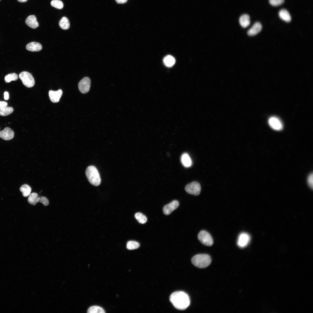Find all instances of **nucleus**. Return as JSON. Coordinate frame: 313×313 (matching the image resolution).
I'll use <instances>...</instances> for the list:
<instances>
[{
    "instance_id": "nucleus-5",
    "label": "nucleus",
    "mask_w": 313,
    "mask_h": 313,
    "mask_svg": "<svg viewBox=\"0 0 313 313\" xmlns=\"http://www.w3.org/2000/svg\"><path fill=\"white\" fill-rule=\"evenodd\" d=\"M198 238L199 241L205 245L211 246L213 244V240L212 236L205 230H202L199 232Z\"/></svg>"
},
{
    "instance_id": "nucleus-9",
    "label": "nucleus",
    "mask_w": 313,
    "mask_h": 313,
    "mask_svg": "<svg viewBox=\"0 0 313 313\" xmlns=\"http://www.w3.org/2000/svg\"><path fill=\"white\" fill-rule=\"evenodd\" d=\"M179 205V202L176 200H174L164 207L163 209V212L165 215H168L176 209Z\"/></svg>"
},
{
    "instance_id": "nucleus-29",
    "label": "nucleus",
    "mask_w": 313,
    "mask_h": 313,
    "mask_svg": "<svg viewBox=\"0 0 313 313\" xmlns=\"http://www.w3.org/2000/svg\"><path fill=\"white\" fill-rule=\"evenodd\" d=\"M284 0H269L270 4L273 6H277L282 4Z\"/></svg>"
},
{
    "instance_id": "nucleus-7",
    "label": "nucleus",
    "mask_w": 313,
    "mask_h": 313,
    "mask_svg": "<svg viewBox=\"0 0 313 313\" xmlns=\"http://www.w3.org/2000/svg\"><path fill=\"white\" fill-rule=\"evenodd\" d=\"M90 79L86 77L82 79L78 84L79 89L82 93L85 94L89 90L91 85Z\"/></svg>"
},
{
    "instance_id": "nucleus-28",
    "label": "nucleus",
    "mask_w": 313,
    "mask_h": 313,
    "mask_svg": "<svg viewBox=\"0 0 313 313\" xmlns=\"http://www.w3.org/2000/svg\"><path fill=\"white\" fill-rule=\"evenodd\" d=\"M38 196V195L37 193L35 192H33L30 194L28 198V202L30 204L33 205H35V203Z\"/></svg>"
},
{
    "instance_id": "nucleus-18",
    "label": "nucleus",
    "mask_w": 313,
    "mask_h": 313,
    "mask_svg": "<svg viewBox=\"0 0 313 313\" xmlns=\"http://www.w3.org/2000/svg\"><path fill=\"white\" fill-rule=\"evenodd\" d=\"M181 160L183 165L185 167H188L192 165L191 159L188 154L185 153L183 154L182 156Z\"/></svg>"
},
{
    "instance_id": "nucleus-2",
    "label": "nucleus",
    "mask_w": 313,
    "mask_h": 313,
    "mask_svg": "<svg viewBox=\"0 0 313 313\" xmlns=\"http://www.w3.org/2000/svg\"><path fill=\"white\" fill-rule=\"evenodd\" d=\"M85 175L90 183L94 186L99 185L101 182L99 173L96 168L92 165L88 167L85 171Z\"/></svg>"
},
{
    "instance_id": "nucleus-17",
    "label": "nucleus",
    "mask_w": 313,
    "mask_h": 313,
    "mask_svg": "<svg viewBox=\"0 0 313 313\" xmlns=\"http://www.w3.org/2000/svg\"><path fill=\"white\" fill-rule=\"evenodd\" d=\"M279 15L281 19L286 22H289L291 20V16L288 11L285 9L281 10L279 12Z\"/></svg>"
},
{
    "instance_id": "nucleus-6",
    "label": "nucleus",
    "mask_w": 313,
    "mask_h": 313,
    "mask_svg": "<svg viewBox=\"0 0 313 313\" xmlns=\"http://www.w3.org/2000/svg\"><path fill=\"white\" fill-rule=\"evenodd\" d=\"M185 189L187 193L197 196L200 194L201 188L199 183L194 181L187 185L185 187Z\"/></svg>"
},
{
    "instance_id": "nucleus-33",
    "label": "nucleus",
    "mask_w": 313,
    "mask_h": 313,
    "mask_svg": "<svg viewBox=\"0 0 313 313\" xmlns=\"http://www.w3.org/2000/svg\"><path fill=\"white\" fill-rule=\"evenodd\" d=\"M119 4H123L126 3L128 0H115Z\"/></svg>"
},
{
    "instance_id": "nucleus-31",
    "label": "nucleus",
    "mask_w": 313,
    "mask_h": 313,
    "mask_svg": "<svg viewBox=\"0 0 313 313\" xmlns=\"http://www.w3.org/2000/svg\"><path fill=\"white\" fill-rule=\"evenodd\" d=\"M307 183L310 187L312 188H313V174H310L307 178Z\"/></svg>"
},
{
    "instance_id": "nucleus-30",
    "label": "nucleus",
    "mask_w": 313,
    "mask_h": 313,
    "mask_svg": "<svg viewBox=\"0 0 313 313\" xmlns=\"http://www.w3.org/2000/svg\"><path fill=\"white\" fill-rule=\"evenodd\" d=\"M39 202L42 203L43 205L45 206L48 205L49 203L48 199L47 198L44 196H41Z\"/></svg>"
},
{
    "instance_id": "nucleus-27",
    "label": "nucleus",
    "mask_w": 313,
    "mask_h": 313,
    "mask_svg": "<svg viewBox=\"0 0 313 313\" xmlns=\"http://www.w3.org/2000/svg\"><path fill=\"white\" fill-rule=\"evenodd\" d=\"M50 3L52 6L59 9H62L63 6V2L60 0H52Z\"/></svg>"
},
{
    "instance_id": "nucleus-20",
    "label": "nucleus",
    "mask_w": 313,
    "mask_h": 313,
    "mask_svg": "<svg viewBox=\"0 0 313 313\" xmlns=\"http://www.w3.org/2000/svg\"><path fill=\"white\" fill-rule=\"evenodd\" d=\"M59 25L60 27L63 30L68 29L70 26L68 19L67 17H63L60 20Z\"/></svg>"
},
{
    "instance_id": "nucleus-10",
    "label": "nucleus",
    "mask_w": 313,
    "mask_h": 313,
    "mask_svg": "<svg viewBox=\"0 0 313 313\" xmlns=\"http://www.w3.org/2000/svg\"><path fill=\"white\" fill-rule=\"evenodd\" d=\"M14 135V131L9 127H6L3 130L0 131V138L5 140L12 139Z\"/></svg>"
},
{
    "instance_id": "nucleus-34",
    "label": "nucleus",
    "mask_w": 313,
    "mask_h": 313,
    "mask_svg": "<svg viewBox=\"0 0 313 313\" xmlns=\"http://www.w3.org/2000/svg\"><path fill=\"white\" fill-rule=\"evenodd\" d=\"M9 95L8 93L7 92H5L4 93V99L6 100H7L9 99Z\"/></svg>"
},
{
    "instance_id": "nucleus-23",
    "label": "nucleus",
    "mask_w": 313,
    "mask_h": 313,
    "mask_svg": "<svg viewBox=\"0 0 313 313\" xmlns=\"http://www.w3.org/2000/svg\"><path fill=\"white\" fill-rule=\"evenodd\" d=\"M88 313H105L104 310L101 307L97 306H93L90 307L88 309Z\"/></svg>"
},
{
    "instance_id": "nucleus-21",
    "label": "nucleus",
    "mask_w": 313,
    "mask_h": 313,
    "mask_svg": "<svg viewBox=\"0 0 313 313\" xmlns=\"http://www.w3.org/2000/svg\"><path fill=\"white\" fill-rule=\"evenodd\" d=\"M13 109L10 107L4 106L0 108V115L5 116L12 113Z\"/></svg>"
},
{
    "instance_id": "nucleus-35",
    "label": "nucleus",
    "mask_w": 313,
    "mask_h": 313,
    "mask_svg": "<svg viewBox=\"0 0 313 313\" xmlns=\"http://www.w3.org/2000/svg\"><path fill=\"white\" fill-rule=\"evenodd\" d=\"M19 2H26L28 0H17Z\"/></svg>"
},
{
    "instance_id": "nucleus-3",
    "label": "nucleus",
    "mask_w": 313,
    "mask_h": 313,
    "mask_svg": "<svg viewBox=\"0 0 313 313\" xmlns=\"http://www.w3.org/2000/svg\"><path fill=\"white\" fill-rule=\"evenodd\" d=\"M191 262L194 266L198 267L204 268L210 265L211 262V259L210 256L208 254H199L192 257Z\"/></svg>"
},
{
    "instance_id": "nucleus-8",
    "label": "nucleus",
    "mask_w": 313,
    "mask_h": 313,
    "mask_svg": "<svg viewBox=\"0 0 313 313\" xmlns=\"http://www.w3.org/2000/svg\"><path fill=\"white\" fill-rule=\"evenodd\" d=\"M268 123L270 127L274 130L279 131L283 129L282 123L276 117H273L270 118Z\"/></svg>"
},
{
    "instance_id": "nucleus-19",
    "label": "nucleus",
    "mask_w": 313,
    "mask_h": 313,
    "mask_svg": "<svg viewBox=\"0 0 313 313\" xmlns=\"http://www.w3.org/2000/svg\"><path fill=\"white\" fill-rule=\"evenodd\" d=\"M20 191L22 192L23 196L26 197L30 194L31 188L28 185L25 184L21 185L20 188Z\"/></svg>"
},
{
    "instance_id": "nucleus-24",
    "label": "nucleus",
    "mask_w": 313,
    "mask_h": 313,
    "mask_svg": "<svg viewBox=\"0 0 313 313\" xmlns=\"http://www.w3.org/2000/svg\"><path fill=\"white\" fill-rule=\"evenodd\" d=\"M135 218L141 224H144L146 223L147 221L146 217L143 214L140 212H137L135 215Z\"/></svg>"
},
{
    "instance_id": "nucleus-13",
    "label": "nucleus",
    "mask_w": 313,
    "mask_h": 313,
    "mask_svg": "<svg viewBox=\"0 0 313 313\" xmlns=\"http://www.w3.org/2000/svg\"><path fill=\"white\" fill-rule=\"evenodd\" d=\"M25 23L28 26L33 29L37 28L39 26L36 18L33 15L28 16L26 19Z\"/></svg>"
},
{
    "instance_id": "nucleus-12",
    "label": "nucleus",
    "mask_w": 313,
    "mask_h": 313,
    "mask_svg": "<svg viewBox=\"0 0 313 313\" xmlns=\"http://www.w3.org/2000/svg\"><path fill=\"white\" fill-rule=\"evenodd\" d=\"M62 93V91L61 90L56 91L50 90L49 92V96L50 101L54 103L58 102Z\"/></svg>"
},
{
    "instance_id": "nucleus-14",
    "label": "nucleus",
    "mask_w": 313,
    "mask_h": 313,
    "mask_svg": "<svg viewBox=\"0 0 313 313\" xmlns=\"http://www.w3.org/2000/svg\"><path fill=\"white\" fill-rule=\"evenodd\" d=\"M262 28V26L261 23L259 22H256L248 30V34L250 36L256 35L261 30Z\"/></svg>"
},
{
    "instance_id": "nucleus-26",
    "label": "nucleus",
    "mask_w": 313,
    "mask_h": 313,
    "mask_svg": "<svg viewBox=\"0 0 313 313\" xmlns=\"http://www.w3.org/2000/svg\"><path fill=\"white\" fill-rule=\"evenodd\" d=\"M18 76L15 73L9 74L5 76L4 80L6 83H9L11 81L17 80L18 79Z\"/></svg>"
},
{
    "instance_id": "nucleus-32",
    "label": "nucleus",
    "mask_w": 313,
    "mask_h": 313,
    "mask_svg": "<svg viewBox=\"0 0 313 313\" xmlns=\"http://www.w3.org/2000/svg\"><path fill=\"white\" fill-rule=\"evenodd\" d=\"M7 105L8 104L7 102L0 101V108L4 106H7Z\"/></svg>"
},
{
    "instance_id": "nucleus-11",
    "label": "nucleus",
    "mask_w": 313,
    "mask_h": 313,
    "mask_svg": "<svg viewBox=\"0 0 313 313\" xmlns=\"http://www.w3.org/2000/svg\"><path fill=\"white\" fill-rule=\"evenodd\" d=\"M250 240V236L248 234L242 233L239 236L237 244L241 248L244 247L247 245Z\"/></svg>"
},
{
    "instance_id": "nucleus-36",
    "label": "nucleus",
    "mask_w": 313,
    "mask_h": 313,
    "mask_svg": "<svg viewBox=\"0 0 313 313\" xmlns=\"http://www.w3.org/2000/svg\"><path fill=\"white\" fill-rule=\"evenodd\" d=\"M1 0H0V1H1Z\"/></svg>"
},
{
    "instance_id": "nucleus-4",
    "label": "nucleus",
    "mask_w": 313,
    "mask_h": 313,
    "mask_svg": "<svg viewBox=\"0 0 313 313\" xmlns=\"http://www.w3.org/2000/svg\"><path fill=\"white\" fill-rule=\"evenodd\" d=\"M19 77L23 84L27 88H31L34 85V80L32 74L30 73L23 71L20 73Z\"/></svg>"
},
{
    "instance_id": "nucleus-1",
    "label": "nucleus",
    "mask_w": 313,
    "mask_h": 313,
    "mask_svg": "<svg viewBox=\"0 0 313 313\" xmlns=\"http://www.w3.org/2000/svg\"><path fill=\"white\" fill-rule=\"evenodd\" d=\"M170 300L174 307L180 310H185L190 305L188 295L182 291L173 292L170 296Z\"/></svg>"
},
{
    "instance_id": "nucleus-15",
    "label": "nucleus",
    "mask_w": 313,
    "mask_h": 313,
    "mask_svg": "<svg viewBox=\"0 0 313 313\" xmlns=\"http://www.w3.org/2000/svg\"><path fill=\"white\" fill-rule=\"evenodd\" d=\"M27 50L32 52H37L41 50L42 47L39 43L32 42L27 44L26 46Z\"/></svg>"
},
{
    "instance_id": "nucleus-16",
    "label": "nucleus",
    "mask_w": 313,
    "mask_h": 313,
    "mask_svg": "<svg viewBox=\"0 0 313 313\" xmlns=\"http://www.w3.org/2000/svg\"><path fill=\"white\" fill-rule=\"evenodd\" d=\"M239 22L240 25L243 28H245L249 26L250 23V18L247 14L241 15L239 18Z\"/></svg>"
},
{
    "instance_id": "nucleus-25",
    "label": "nucleus",
    "mask_w": 313,
    "mask_h": 313,
    "mask_svg": "<svg viewBox=\"0 0 313 313\" xmlns=\"http://www.w3.org/2000/svg\"><path fill=\"white\" fill-rule=\"evenodd\" d=\"M139 243L134 241H129L127 244V248L129 250L136 249L139 248Z\"/></svg>"
},
{
    "instance_id": "nucleus-22",
    "label": "nucleus",
    "mask_w": 313,
    "mask_h": 313,
    "mask_svg": "<svg viewBox=\"0 0 313 313\" xmlns=\"http://www.w3.org/2000/svg\"><path fill=\"white\" fill-rule=\"evenodd\" d=\"M175 60L174 57L171 55L166 56L163 59L165 65L168 67L172 66L175 63Z\"/></svg>"
}]
</instances>
